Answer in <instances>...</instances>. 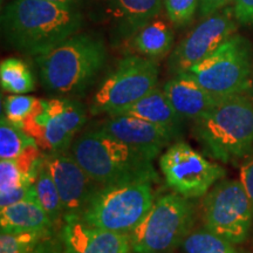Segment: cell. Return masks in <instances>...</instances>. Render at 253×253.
<instances>
[{"instance_id": "1", "label": "cell", "mask_w": 253, "mask_h": 253, "mask_svg": "<svg viewBox=\"0 0 253 253\" xmlns=\"http://www.w3.org/2000/svg\"><path fill=\"white\" fill-rule=\"evenodd\" d=\"M1 33L14 49L38 56L77 34L84 19L74 6L47 0H12L1 11Z\"/></svg>"}, {"instance_id": "2", "label": "cell", "mask_w": 253, "mask_h": 253, "mask_svg": "<svg viewBox=\"0 0 253 253\" xmlns=\"http://www.w3.org/2000/svg\"><path fill=\"white\" fill-rule=\"evenodd\" d=\"M71 155L101 186L160 182L153 160L96 128L75 138Z\"/></svg>"}, {"instance_id": "3", "label": "cell", "mask_w": 253, "mask_h": 253, "mask_svg": "<svg viewBox=\"0 0 253 253\" xmlns=\"http://www.w3.org/2000/svg\"><path fill=\"white\" fill-rule=\"evenodd\" d=\"M107 59L101 38L74 34L49 52L36 56L43 88L62 97L82 95L96 80Z\"/></svg>"}, {"instance_id": "4", "label": "cell", "mask_w": 253, "mask_h": 253, "mask_svg": "<svg viewBox=\"0 0 253 253\" xmlns=\"http://www.w3.org/2000/svg\"><path fill=\"white\" fill-rule=\"evenodd\" d=\"M195 135L207 153L224 163L253 150V102L246 95L220 97L195 121Z\"/></svg>"}, {"instance_id": "5", "label": "cell", "mask_w": 253, "mask_h": 253, "mask_svg": "<svg viewBox=\"0 0 253 253\" xmlns=\"http://www.w3.org/2000/svg\"><path fill=\"white\" fill-rule=\"evenodd\" d=\"M195 223V204L191 199L168 194L153 207L129 233L135 253H168L182 245Z\"/></svg>"}, {"instance_id": "6", "label": "cell", "mask_w": 253, "mask_h": 253, "mask_svg": "<svg viewBox=\"0 0 253 253\" xmlns=\"http://www.w3.org/2000/svg\"><path fill=\"white\" fill-rule=\"evenodd\" d=\"M154 203L153 183L100 186L79 217L91 226L130 233Z\"/></svg>"}, {"instance_id": "7", "label": "cell", "mask_w": 253, "mask_h": 253, "mask_svg": "<svg viewBox=\"0 0 253 253\" xmlns=\"http://www.w3.org/2000/svg\"><path fill=\"white\" fill-rule=\"evenodd\" d=\"M252 47L245 37L233 34L203 61L188 72L213 96L243 94L251 86Z\"/></svg>"}, {"instance_id": "8", "label": "cell", "mask_w": 253, "mask_h": 253, "mask_svg": "<svg viewBox=\"0 0 253 253\" xmlns=\"http://www.w3.org/2000/svg\"><path fill=\"white\" fill-rule=\"evenodd\" d=\"M158 65L142 55L123 58L104 79L90 104L93 115H113L131 106L157 87Z\"/></svg>"}, {"instance_id": "9", "label": "cell", "mask_w": 253, "mask_h": 253, "mask_svg": "<svg viewBox=\"0 0 253 253\" xmlns=\"http://www.w3.org/2000/svg\"><path fill=\"white\" fill-rule=\"evenodd\" d=\"M86 120V110L78 101L69 97L38 99L21 129L34 138L40 149L56 153L68 149Z\"/></svg>"}, {"instance_id": "10", "label": "cell", "mask_w": 253, "mask_h": 253, "mask_svg": "<svg viewBox=\"0 0 253 253\" xmlns=\"http://www.w3.org/2000/svg\"><path fill=\"white\" fill-rule=\"evenodd\" d=\"M205 226L232 244L248 238L253 208L240 181H223L205 195L203 201Z\"/></svg>"}, {"instance_id": "11", "label": "cell", "mask_w": 253, "mask_h": 253, "mask_svg": "<svg viewBox=\"0 0 253 253\" xmlns=\"http://www.w3.org/2000/svg\"><path fill=\"white\" fill-rule=\"evenodd\" d=\"M164 181L173 192L185 198L203 197L225 176L224 168L210 162L185 142H177L160 158Z\"/></svg>"}, {"instance_id": "12", "label": "cell", "mask_w": 253, "mask_h": 253, "mask_svg": "<svg viewBox=\"0 0 253 253\" xmlns=\"http://www.w3.org/2000/svg\"><path fill=\"white\" fill-rule=\"evenodd\" d=\"M233 9H224L205 17L173 49L169 59L172 74H181L203 61L229 40L237 31Z\"/></svg>"}, {"instance_id": "13", "label": "cell", "mask_w": 253, "mask_h": 253, "mask_svg": "<svg viewBox=\"0 0 253 253\" xmlns=\"http://www.w3.org/2000/svg\"><path fill=\"white\" fill-rule=\"evenodd\" d=\"M166 0H90V17L110 28L113 39L131 38L153 21Z\"/></svg>"}, {"instance_id": "14", "label": "cell", "mask_w": 253, "mask_h": 253, "mask_svg": "<svg viewBox=\"0 0 253 253\" xmlns=\"http://www.w3.org/2000/svg\"><path fill=\"white\" fill-rule=\"evenodd\" d=\"M43 163L54 181L63 207V217L80 216L101 185L90 178L72 155L63 151L45 154Z\"/></svg>"}, {"instance_id": "15", "label": "cell", "mask_w": 253, "mask_h": 253, "mask_svg": "<svg viewBox=\"0 0 253 253\" xmlns=\"http://www.w3.org/2000/svg\"><path fill=\"white\" fill-rule=\"evenodd\" d=\"M94 128L114 136L154 160L179 136L169 129L131 115H108Z\"/></svg>"}, {"instance_id": "16", "label": "cell", "mask_w": 253, "mask_h": 253, "mask_svg": "<svg viewBox=\"0 0 253 253\" xmlns=\"http://www.w3.org/2000/svg\"><path fill=\"white\" fill-rule=\"evenodd\" d=\"M61 226L62 253H130L129 233L91 226L79 216H65Z\"/></svg>"}, {"instance_id": "17", "label": "cell", "mask_w": 253, "mask_h": 253, "mask_svg": "<svg viewBox=\"0 0 253 253\" xmlns=\"http://www.w3.org/2000/svg\"><path fill=\"white\" fill-rule=\"evenodd\" d=\"M168 100L183 119L202 118L216 104L218 97L209 93L188 73H181L164 84Z\"/></svg>"}, {"instance_id": "18", "label": "cell", "mask_w": 253, "mask_h": 253, "mask_svg": "<svg viewBox=\"0 0 253 253\" xmlns=\"http://www.w3.org/2000/svg\"><path fill=\"white\" fill-rule=\"evenodd\" d=\"M113 115H131L169 129L177 136L182 135L183 118L168 100L164 90L155 88L131 106Z\"/></svg>"}, {"instance_id": "19", "label": "cell", "mask_w": 253, "mask_h": 253, "mask_svg": "<svg viewBox=\"0 0 253 253\" xmlns=\"http://www.w3.org/2000/svg\"><path fill=\"white\" fill-rule=\"evenodd\" d=\"M53 221L39 204L38 199H23L17 203L0 209V231L52 230Z\"/></svg>"}, {"instance_id": "20", "label": "cell", "mask_w": 253, "mask_h": 253, "mask_svg": "<svg viewBox=\"0 0 253 253\" xmlns=\"http://www.w3.org/2000/svg\"><path fill=\"white\" fill-rule=\"evenodd\" d=\"M130 39L132 48L138 54L155 60L171 50L173 32L166 21L154 19L136 32Z\"/></svg>"}, {"instance_id": "21", "label": "cell", "mask_w": 253, "mask_h": 253, "mask_svg": "<svg viewBox=\"0 0 253 253\" xmlns=\"http://www.w3.org/2000/svg\"><path fill=\"white\" fill-rule=\"evenodd\" d=\"M1 89L11 94H26L36 88L33 74L23 60L8 58L0 63Z\"/></svg>"}, {"instance_id": "22", "label": "cell", "mask_w": 253, "mask_h": 253, "mask_svg": "<svg viewBox=\"0 0 253 253\" xmlns=\"http://www.w3.org/2000/svg\"><path fill=\"white\" fill-rule=\"evenodd\" d=\"M34 188H36L38 202L46 211V213L48 214L50 220L55 224L59 220L63 219L61 198H60L55 183L53 181L45 163L42 164L39 172H38L36 181H34Z\"/></svg>"}, {"instance_id": "23", "label": "cell", "mask_w": 253, "mask_h": 253, "mask_svg": "<svg viewBox=\"0 0 253 253\" xmlns=\"http://www.w3.org/2000/svg\"><path fill=\"white\" fill-rule=\"evenodd\" d=\"M37 144L33 137L23 129L9 122L4 115L0 122V158L15 160L21 156L31 145Z\"/></svg>"}, {"instance_id": "24", "label": "cell", "mask_w": 253, "mask_h": 253, "mask_svg": "<svg viewBox=\"0 0 253 253\" xmlns=\"http://www.w3.org/2000/svg\"><path fill=\"white\" fill-rule=\"evenodd\" d=\"M185 253H240L232 243L211 232L207 227L194 231L182 243Z\"/></svg>"}, {"instance_id": "25", "label": "cell", "mask_w": 253, "mask_h": 253, "mask_svg": "<svg viewBox=\"0 0 253 253\" xmlns=\"http://www.w3.org/2000/svg\"><path fill=\"white\" fill-rule=\"evenodd\" d=\"M49 236L52 230L1 232L0 253H30Z\"/></svg>"}, {"instance_id": "26", "label": "cell", "mask_w": 253, "mask_h": 253, "mask_svg": "<svg viewBox=\"0 0 253 253\" xmlns=\"http://www.w3.org/2000/svg\"><path fill=\"white\" fill-rule=\"evenodd\" d=\"M38 102V99L31 95L12 94L4 100V116L19 128H23L24 121L30 115Z\"/></svg>"}, {"instance_id": "27", "label": "cell", "mask_w": 253, "mask_h": 253, "mask_svg": "<svg viewBox=\"0 0 253 253\" xmlns=\"http://www.w3.org/2000/svg\"><path fill=\"white\" fill-rule=\"evenodd\" d=\"M199 7V0H166V8L168 18L177 26L188 25Z\"/></svg>"}, {"instance_id": "28", "label": "cell", "mask_w": 253, "mask_h": 253, "mask_svg": "<svg viewBox=\"0 0 253 253\" xmlns=\"http://www.w3.org/2000/svg\"><path fill=\"white\" fill-rule=\"evenodd\" d=\"M240 183L251 199L253 208V150L248 155L245 162L240 167Z\"/></svg>"}, {"instance_id": "29", "label": "cell", "mask_w": 253, "mask_h": 253, "mask_svg": "<svg viewBox=\"0 0 253 253\" xmlns=\"http://www.w3.org/2000/svg\"><path fill=\"white\" fill-rule=\"evenodd\" d=\"M233 14L243 25H253V0H235Z\"/></svg>"}, {"instance_id": "30", "label": "cell", "mask_w": 253, "mask_h": 253, "mask_svg": "<svg viewBox=\"0 0 253 253\" xmlns=\"http://www.w3.org/2000/svg\"><path fill=\"white\" fill-rule=\"evenodd\" d=\"M232 1L235 0H199V14L201 17H209L220 11Z\"/></svg>"}, {"instance_id": "31", "label": "cell", "mask_w": 253, "mask_h": 253, "mask_svg": "<svg viewBox=\"0 0 253 253\" xmlns=\"http://www.w3.org/2000/svg\"><path fill=\"white\" fill-rule=\"evenodd\" d=\"M30 253H61V251H60V248L56 244V242L53 240L52 236H49Z\"/></svg>"}, {"instance_id": "32", "label": "cell", "mask_w": 253, "mask_h": 253, "mask_svg": "<svg viewBox=\"0 0 253 253\" xmlns=\"http://www.w3.org/2000/svg\"><path fill=\"white\" fill-rule=\"evenodd\" d=\"M47 1L55 2V4H60V5L74 6V7H78V5L80 4L82 0H47Z\"/></svg>"}]
</instances>
